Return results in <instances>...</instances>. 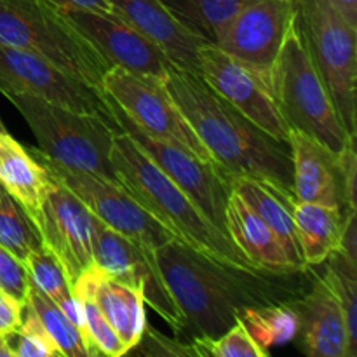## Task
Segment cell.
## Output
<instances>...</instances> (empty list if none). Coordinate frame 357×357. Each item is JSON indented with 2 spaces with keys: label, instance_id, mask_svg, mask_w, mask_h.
Listing matches in <instances>:
<instances>
[{
  "label": "cell",
  "instance_id": "cell-1",
  "mask_svg": "<svg viewBox=\"0 0 357 357\" xmlns=\"http://www.w3.org/2000/svg\"><path fill=\"white\" fill-rule=\"evenodd\" d=\"M155 261L183 319L181 331L192 340L220 337L251 307L296 302L314 278L309 267L289 272L237 267L178 239L159 248Z\"/></svg>",
  "mask_w": 357,
  "mask_h": 357
},
{
  "label": "cell",
  "instance_id": "cell-2",
  "mask_svg": "<svg viewBox=\"0 0 357 357\" xmlns=\"http://www.w3.org/2000/svg\"><path fill=\"white\" fill-rule=\"evenodd\" d=\"M164 84L211 159L230 180L255 178L295 201L288 143L255 126L218 96L199 73L173 68Z\"/></svg>",
  "mask_w": 357,
  "mask_h": 357
},
{
  "label": "cell",
  "instance_id": "cell-3",
  "mask_svg": "<svg viewBox=\"0 0 357 357\" xmlns=\"http://www.w3.org/2000/svg\"><path fill=\"white\" fill-rule=\"evenodd\" d=\"M119 183L174 236L199 253L244 268H257L229 236L199 208L197 202L171 180L132 136L115 135L110 152Z\"/></svg>",
  "mask_w": 357,
  "mask_h": 357
},
{
  "label": "cell",
  "instance_id": "cell-4",
  "mask_svg": "<svg viewBox=\"0 0 357 357\" xmlns=\"http://www.w3.org/2000/svg\"><path fill=\"white\" fill-rule=\"evenodd\" d=\"M268 84L289 129L312 136L333 153H342L356 139L345 131L330 89L314 63L296 3L293 20L268 73Z\"/></svg>",
  "mask_w": 357,
  "mask_h": 357
},
{
  "label": "cell",
  "instance_id": "cell-5",
  "mask_svg": "<svg viewBox=\"0 0 357 357\" xmlns=\"http://www.w3.org/2000/svg\"><path fill=\"white\" fill-rule=\"evenodd\" d=\"M0 44L33 52L105 93L112 65L63 10L44 0H0Z\"/></svg>",
  "mask_w": 357,
  "mask_h": 357
},
{
  "label": "cell",
  "instance_id": "cell-6",
  "mask_svg": "<svg viewBox=\"0 0 357 357\" xmlns=\"http://www.w3.org/2000/svg\"><path fill=\"white\" fill-rule=\"evenodd\" d=\"M35 135L38 150L54 162L119 183L110 160L121 129L101 115L70 110L33 96L7 98ZM121 185V183H119Z\"/></svg>",
  "mask_w": 357,
  "mask_h": 357
},
{
  "label": "cell",
  "instance_id": "cell-7",
  "mask_svg": "<svg viewBox=\"0 0 357 357\" xmlns=\"http://www.w3.org/2000/svg\"><path fill=\"white\" fill-rule=\"evenodd\" d=\"M310 54L323 75L349 136L357 132V61L352 26L330 0H295Z\"/></svg>",
  "mask_w": 357,
  "mask_h": 357
},
{
  "label": "cell",
  "instance_id": "cell-8",
  "mask_svg": "<svg viewBox=\"0 0 357 357\" xmlns=\"http://www.w3.org/2000/svg\"><path fill=\"white\" fill-rule=\"evenodd\" d=\"M30 150L56 181L73 192L98 220L115 232L149 251H157L174 239L173 234L157 222L122 185L87 171L61 166L45 157L38 149Z\"/></svg>",
  "mask_w": 357,
  "mask_h": 357
},
{
  "label": "cell",
  "instance_id": "cell-9",
  "mask_svg": "<svg viewBox=\"0 0 357 357\" xmlns=\"http://www.w3.org/2000/svg\"><path fill=\"white\" fill-rule=\"evenodd\" d=\"M103 91L139 128L185 146L204 162L216 164L174 103L162 79L110 66L103 77Z\"/></svg>",
  "mask_w": 357,
  "mask_h": 357
},
{
  "label": "cell",
  "instance_id": "cell-10",
  "mask_svg": "<svg viewBox=\"0 0 357 357\" xmlns=\"http://www.w3.org/2000/svg\"><path fill=\"white\" fill-rule=\"evenodd\" d=\"M0 93L6 98L33 96L114 121L107 94L33 52L3 44H0Z\"/></svg>",
  "mask_w": 357,
  "mask_h": 357
},
{
  "label": "cell",
  "instance_id": "cell-11",
  "mask_svg": "<svg viewBox=\"0 0 357 357\" xmlns=\"http://www.w3.org/2000/svg\"><path fill=\"white\" fill-rule=\"evenodd\" d=\"M110 107L119 129L132 136L139 143V146L152 157L153 162L171 180L176 181L197 202L199 208L209 216V220L225 232V208L230 190H232L230 178L216 164L204 162L185 146L159 138L139 128L112 100Z\"/></svg>",
  "mask_w": 357,
  "mask_h": 357
},
{
  "label": "cell",
  "instance_id": "cell-12",
  "mask_svg": "<svg viewBox=\"0 0 357 357\" xmlns=\"http://www.w3.org/2000/svg\"><path fill=\"white\" fill-rule=\"evenodd\" d=\"M199 75L218 96L279 142L288 143L289 128L279 112L268 77L250 68L213 44L199 54Z\"/></svg>",
  "mask_w": 357,
  "mask_h": 357
},
{
  "label": "cell",
  "instance_id": "cell-13",
  "mask_svg": "<svg viewBox=\"0 0 357 357\" xmlns=\"http://www.w3.org/2000/svg\"><path fill=\"white\" fill-rule=\"evenodd\" d=\"M93 265L107 278L142 289L145 303H149L174 330L181 331L183 319L160 274L155 261V251L138 246L131 239L105 225L96 216H94Z\"/></svg>",
  "mask_w": 357,
  "mask_h": 357
},
{
  "label": "cell",
  "instance_id": "cell-14",
  "mask_svg": "<svg viewBox=\"0 0 357 357\" xmlns=\"http://www.w3.org/2000/svg\"><path fill=\"white\" fill-rule=\"evenodd\" d=\"M35 229L42 246L58 260L70 288H73L80 275L93 267V213L73 192L52 178Z\"/></svg>",
  "mask_w": 357,
  "mask_h": 357
},
{
  "label": "cell",
  "instance_id": "cell-15",
  "mask_svg": "<svg viewBox=\"0 0 357 357\" xmlns=\"http://www.w3.org/2000/svg\"><path fill=\"white\" fill-rule=\"evenodd\" d=\"M293 14L295 0H244L223 31L218 47L268 77Z\"/></svg>",
  "mask_w": 357,
  "mask_h": 357
},
{
  "label": "cell",
  "instance_id": "cell-16",
  "mask_svg": "<svg viewBox=\"0 0 357 357\" xmlns=\"http://www.w3.org/2000/svg\"><path fill=\"white\" fill-rule=\"evenodd\" d=\"M65 14L112 66L162 80L176 68L155 42L117 13L66 10Z\"/></svg>",
  "mask_w": 357,
  "mask_h": 357
},
{
  "label": "cell",
  "instance_id": "cell-17",
  "mask_svg": "<svg viewBox=\"0 0 357 357\" xmlns=\"http://www.w3.org/2000/svg\"><path fill=\"white\" fill-rule=\"evenodd\" d=\"M288 145L293 162L295 201L333 206L347 213L342 180L340 153L296 129H289Z\"/></svg>",
  "mask_w": 357,
  "mask_h": 357
},
{
  "label": "cell",
  "instance_id": "cell-18",
  "mask_svg": "<svg viewBox=\"0 0 357 357\" xmlns=\"http://www.w3.org/2000/svg\"><path fill=\"white\" fill-rule=\"evenodd\" d=\"M303 330V352L312 357H351L344 310L321 275L293 302Z\"/></svg>",
  "mask_w": 357,
  "mask_h": 357
},
{
  "label": "cell",
  "instance_id": "cell-19",
  "mask_svg": "<svg viewBox=\"0 0 357 357\" xmlns=\"http://www.w3.org/2000/svg\"><path fill=\"white\" fill-rule=\"evenodd\" d=\"M72 291L93 300L122 340L126 354L132 352L149 326L142 289L107 278L93 265L80 275Z\"/></svg>",
  "mask_w": 357,
  "mask_h": 357
},
{
  "label": "cell",
  "instance_id": "cell-20",
  "mask_svg": "<svg viewBox=\"0 0 357 357\" xmlns=\"http://www.w3.org/2000/svg\"><path fill=\"white\" fill-rule=\"evenodd\" d=\"M114 13L155 42L180 70L199 73V54L206 44L181 26L160 0H108Z\"/></svg>",
  "mask_w": 357,
  "mask_h": 357
},
{
  "label": "cell",
  "instance_id": "cell-21",
  "mask_svg": "<svg viewBox=\"0 0 357 357\" xmlns=\"http://www.w3.org/2000/svg\"><path fill=\"white\" fill-rule=\"evenodd\" d=\"M52 178L31 150L9 132H0V187L21 206L37 225Z\"/></svg>",
  "mask_w": 357,
  "mask_h": 357
},
{
  "label": "cell",
  "instance_id": "cell-22",
  "mask_svg": "<svg viewBox=\"0 0 357 357\" xmlns=\"http://www.w3.org/2000/svg\"><path fill=\"white\" fill-rule=\"evenodd\" d=\"M225 232L253 267L271 272L302 271L291 267L281 241L234 190L227 201Z\"/></svg>",
  "mask_w": 357,
  "mask_h": 357
},
{
  "label": "cell",
  "instance_id": "cell-23",
  "mask_svg": "<svg viewBox=\"0 0 357 357\" xmlns=\"http://www.w3.org/2000/svg\"><path fill=\"white\" fill-rule=\"evenodd\" d=\"M232 190L267 223L268 229L275 234L284 248L293 268H307L303 265L302 251L296 241L295 220H293V204L289 197L275 190L271 185L264 183L255 178H232L230 180Z\"/></svg>",
  "mask_w": 357,
  "mask_h": 357
},
{
  "label": "cell",
  "instance_id": "cell-24",
  "mask_svg": "<svg viewBox=\"0 0 357 357\" xmlns=\"http://www.w3.org/2000/svg\"><path fill=\"white\" fill-rule=\"evenodd\" d=\"M344 218L345 213L340 208L295 201L293 220L305 267H319L340 250Z\"/></svg>",
  "mask_w": 357,
  "mask_h": 357
},
{
  "label": "cell",
  "instance_id": "cell-25",
  "mask_svg": "<svg viewBox=\"0 0 357 357\" xmlns=\"http://www.w3.org/2000/svg\"><path fill=\"white\" fill-rule=\"evenodd\" d=\"M243 2L244 0H160L181 26L213 45H218L223 31Z\"/></svg>",
  "mask_w": 357,
  "mask_h": 357
},
{
  "label": "cell",
  "instance_id": "cell-26",
  "mask_svg": "<svg viewBox=\"0 0 357 357\" xmlns=\"http://www.w3.org/2000/svg\"><path fill=\"white\" fill-rule=\"evenodd\" d=\"M248 333L264 351L289 344L300 331L298 314L293 303L251 307L243 310L237 317Z\"/></svg>",
  "mask_w": 357,
  "mask_h": 357
},
{
  "label": "cell",
  "instance_id": "cell-27",
  "mask_svg": "<svg viewBox=\"0 0 357 357\" xmlns=\"http://www.w3.org/2000/svg\"><path fill=\"white\" fill-rule=\"evenodd\" d=\"M26 307L38 317L44 330L58 347L61 357H89L79 330L65 316L54 302L42 295L37 288L30 284L26 293Z\"/></svg>",
  "mask_w": 357,
  "mask_h": 357
},
{
  "label": "cell",
  "instance_id": "cell-28",
  "mask_svg": "<svg viewBox=\"0 0 357 357\" xmlns=\"http://www.w3.org/2000/svg\"><path fill=\"white\" fill-rule=\"evenodd\" d=\"M324 274L321 275L328 288L333 291L344 310L347 323L351 357L357 356V265L349 261L344 255H330L324 261Z\"/></svg>",
  "mask_w": 357,
  "mask_h": 357
},
{
  "label": "cell",
  "instance_id": "cell-29",
  "mask_svg": "<svg viewBox=\"0 0 357 357\" xmlns=\"http://www.w3.org/2000/svg\"><path fill=\"white\" fill-rule=\"evenodd\" d=\"M0 246L6 248L21 264L28 255L42 248L35 225L6 190L0 194Z\"/></svg>",
  "mask_w": 357,
  "mask_h": 357
},
{
  "label": "cell",
  "instance_id": "cell-30",
  "mask_svg": "<svg viewBox=\"0 0 357 357\" xmlns=\"http://www.w3.org/2000/svg\"><path fill=\"white\" fill-rule=\"evenodd\" d=\"M23 265L26 268L30 284L47 296L51 302H54L59 309L72 302L73 291L66 281L65 272L58 260L44 246L28 255L23 260Z\"/></svg>",
  "mask_w": 357,
  "mask_h": 357
},
{
  "label": "cell",
  "instance_id": "cell-31",
  "mask_svg": "<svg viewBox=\"0 0 357 357\" xmlns=\"http://www.w3.org/2000/svg\"><path fill=\"white\" fill-rule=\"evenodd\" d=\"M197 356L211 357H267L271 352L264 351L257 342L251 338L246 328L241 321L229 328L220 337L206 340V338H195L192 340Z\"/></svg>",
  "mask_w": 357,
  "mask_h": 357
},
{
  "label": "cell",
  "instance_id": "cell-32",
  "mask_svg": "<svg viewBox=\"0 0 357 357\" xmlns=\"http://www.w3.org/2000/svg\"><path fill=\"white\" fill-rule=\"evenodd\" d=\"M75 295V293H73ZM79 296V295H77ZM82 300L84 314H86V351L89 357L126 356V349L119 335L110 326L96 303L87 296H79Z\"/></svg>",
  "mask_w": 357,
  "mask_h": 357
},
{
  "label": "cell",
  "instance_id": "cell-33",
  "mask_svg": "<svg viewBox=\"0 0 357 357\" xmlns=\"http://www.w3.org/2000/svg\"><path fill=\"white\" fill-rule=\"evenodd\" d=\"M13 338H16V344H13L16 349V357H61L38 317L26 305L20 330Z\"/></svg>",
  "mask_w": 357,
  "mask_h": 357
},
{
  "label": "cell",
  "instance_id": "cell-34",
  "mask_svg": "<svg viewBox=\"0 0 357 357\" xmlns=\"http://www.w3.org/2000/svg\"><path fill=\"white\" fill-rule=\"evenodd\" d=\"M28 288H30V281H28L24 265L6 248L0 246V289L20 302L26 303Z\"/></svg>",
  "mask_w": 357,
  "mask_h": 357
},
{
  "label": "cell",
  "instance_id": "cell-35",
  "mask_svg": "<svg viewBox=\"0 0 357 357\" xmlns=\"http://www.w3.org/2000/svg\"><path fill=\"white\" fill-rule=\"evenodd\" d=\"M132 351H139L143 354H155V356H197L195 354L194 344H180V342L169 340L164 335L157 333L155 330L146 326L142 340Z\"/></svg>",
  "mask_w": 357,
  "mask_h": 357
},
{
  "label": "cell",
  "instance_id": "cell-36",
  "mask_svg": "<svg viewBox=\"0 0 357 357\" xmlns=\"http://www.w3.org/2000/svg\"><path fill=\"white\" fill-rule=\"evenodd\" d=\"M24 305L26 303L0 289V337L13 338L16 335L23 321Z\"/></svg>",
  "mask_w": 357,
  "mask_h": 357
},
{
  "label": "cell",
  "instance_id": "cell-37",
  "mask_svg": "<svg viewBox=\"0 0 357 357\" xmlns=\"http://www.w3.org/2000/svg\"><path fill=\"white\" fill-rule=\"evenodd\" d=\"M342 180H344L345 208L347 211H356V176H357V155L356 139H352L347 149L340 153Z\"/></svg>",
  "mask_w": 357,
  "mask_h": 357
},
{
  "label": "cell",
  "instance_id": "cell-38",
  "mask_svg": "<svg viewBox=\"0 0 357 357\" xmlns=\"http://www.w3.org/2000/svg\"><path fill=\"white\" fill-rule=\"evenodd\" d=\"M357 218L356 211H347L344 218V230L338 253L344 255L349 261L357 265Z\"/></svg>",
  "mask_w": 357,
  "mask_h": 357
},
{
  "label": "cell",
  "instance_id": "cell-39",
  "mask_svg": "<svg viewBox=\"0 0 357 357\" xmlns=\"http://www.w3.org/2000/svg\"><path fill=\"white\" fill-rule=\"evenodd\" d=\"M56 9L63 10H100V13H114L108 0H44Z\"/></svg>",
  "mask_w": 357,
  "mask_h": 357
},
{
  "label": "cell",
  "instance_id": "cell-40",
  "mask_svg": "<svg viewBox=\"0 0 357 357\" xmlns=\"http://www.w3.org/2000/svg\"><path fill=\"white\" fill-rule=\"evenodd\" d=\"M330 2L352 26L357 28V0H330Z\"/></svg>",
  "mask_w": 357,
  "mask_h": 357
},
{
  "label": "cell",
  "instance_id": "cell-41",
  "mask_svg": "<svg viewBox=\"0 0 357 357\" xmlns=\"http://www.w3.org/2000/svg\"><path fill=\"white\" fill-rule=\"evenodd\" d=\"M0 357H16V349L10 344V338L0 337Z\"/></svg>",
  "mask_w": 357,
  "mask_h": 357
},
{
  "label": "cell",
  "instance_id": "cell-42",
  "mask_svg": "<svg viewBox=\"0 0 357 357\" xmlns=\"http://www.w3.org/2000/svg\"><path fill=\"white\" fill-rule=\"evenodd\" d=\"M0 132H7L6 126H3V124H2V121H0Z\"/></svg>",
  "mask_w": 357,
  "mask_h": 357
},
{
  "label": "cell",
  "instance_id": "cell-43",
  "mask_svg": "<svg viewBox=\"0 0 357 357\" xmlns=\"http://www.w3.org/2000/svg\"><path fill=\"white\" fill-rule=\"evenodd\" d=\"M2 190H3V188H2V187H0V194H2Z\"/></svg>",
  "mask_w": 357,
  "mask_h": 357
}]
</instances>
